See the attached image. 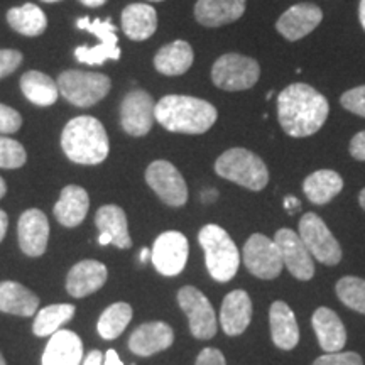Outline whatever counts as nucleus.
I'll return each mask as SVG.
<instances>
[{
  "label": "nucleus",
  "instance_id": "nucleus-28",
  "mask_svg": "<svg viewBox=\"0 0 365 365\" xmlns=\"http://www.w3.org/2000/svg\"><path fill=\"white\" fill-rule=\"evenodd\" d=\"M95 223H97L100 234H108L112 237V244L117 249H130L132 239L129 234V223H127L125 212L120 207L105 205L98 208Z\"/></svg>",
  "mask_w": 365,
  "mask_h": 365
},
{
  "label": "nucleus",
  "instance_id": "nucleus-9",
  "mask_svg": "<svg viewBox=\"0 0 365 365\" xmlns=\"http://www.w3.org/2000/svg\"><path fill=\"white\" fill-rule=\"evenodd\" d=\"M145 182L158 198L170 207H182L188 202V186L175 164L164 159L153 161L145 170Z\"/></svg>",
  "mask_w": 365,
  "mask_h": 365
},
{
  "label": "nucleus",
  "instance_id": "nucleus-33",
  "mask_svg": "<svg viewBox=\"0 0 365 365\" xmlns=\"http://www.w3.org/2000/svg\"><path fill=\"white\" fill-rule=\"evenodd\" d=\"M132 308L127 303H113L98 318L97 330L105 340H115L120 336L132 319Z\"/></svg>",
  "mask_w": 365,
  "mask_h": 365
},
{
  "label": "nucleus",
  "instance_id": "nucleus-57",
  "mask_svg": "<svg viewBox=\"0 0 365 365\" xmlns=\"http://www.w3.org/2000/svg\"><path fill=\"white\" fill-rule=\"evenodd\" d=\"M148 2H164V0H148Z\"/></svg>",
  "mask_w": 365,
  "mask_h": 365
},
{
  "label": "nucleus",
  "instance_id": "nucleus-21",
  "mask_svg": "<svg viewBox=\"0 0 365 365\" xmlns=\"http://www.w3.org/2000/svg\"><path fill=\"white\" fill-rule=\"evenodd\" d=\"M83 359V341L75 331L53 333L43 354V365H80Z\"/></svg>",
  "mask_w": 365,
  "mask_h": 365
},
{
  "label": "nucleus",
  "instance_id": "nucleus-16",
  "mask_svg": "<svg viewBox=\"0 0 365 365\" xmlns=\"http://www.w3.org/2000/svg\"><path fill=\"white\" fill-rule=\"evenodd\" d=\"M21 250L29 257H39L46 252L49 240V222L48 217L38 208L24 212L17 223Z\"/></svg>",
  "mask_w": 365,
  "mask_h": 365
},
{
  "label": "nucleus",
  "instance_id": "nucleus-19",
  "mask_svg": "<svg viewBox=\"0 0 365 365\" xmlns=\"http://www.w3.org/2000/svg\"><path fill=\"white\" fill-rule=\"evenodd\" d=\"M252 319V301L242 289H235L225 296L220 309V325L228 336L242 335Z\"/></svg>",
  "mask_w": 365,
  "mask_h": 365
},
{
  "label": "nucleus",
  "instance_id": "nucleus-8",
  "mask_svg": "<svg viewBox=\"0 0 365 365\" xmlns=\"http://www.w3.org/2000/svg\"><path fill=\"white\" fill-rule=\"evenodd\" d=\"M298 234L317 261L336 266L341 261V247L327 223L317 213H304L299 220Z\"/></svg>",
  "mask_w": 365,
  "mask_h": 365
},
{
  "label": "nucleus",
  "instance_id": "nucleus-4",
  "mask_svg": "<svg viewBox=\"0 0 365 365\" xmlns=\"http://www.w3.org/2000/svg\"><path fill=\"white\" fill-rule=\"evenodd\" d=\"M198 240L205 252L210 276L218 282L234 279L240 266V252L230 235L222 227L210 223L200 230Z\"/></svg>",
  "mask_w": 365,
  "mask_h": 365
},
{
  "label": "nucleus",
  "instance_id": "nucleus-34",
  "mask_svg": "<svg viewBox=\"0 0 365 365\" xmlns=\"http://www.w3.org/2000/svg\"><path fill=\"white\" fill-rule=\"evenodd\" d=\"M335 291L345 307L365 314V279L345 276L336 282Z\"/></svg>",
  "mask_w": 365,
  "mask_h": 365
},
{
  "label": "nucleus",
  "instance_id": "nucleus-55",
  "mask_svg": "<svg viewBox=\"0 0 365 365\" xmlns=\"http://www.w3.org/2000/svg\"><path fill=\"white\" fill-rule=\"evenodd\" d=\"M0 365H7L6 360H4V357H2V354H0Z\"/></svg>",
  "mask_w": 365,
  "mask_h": 365
},
{
  "label": "nucleus",
  "instance_id": "nucleus-42",
  "mask_svg": "<svg viewBox=\"0 0 365 365\" xmlns=\"http://www.w3.org/2000/svg\"><path fill=\"white\" fill-rule=\"evenodd\" d=\"M195 365H227L225 357L217 349H203L196 359Z\"/></svg>",
  "mask_w": 365,
  "mask_h": 365
},
{
  "label": "nucleus",
  "instance_id": "nucleus-45",
  "mask_svg": "<svg viewBox=\"0 0 365 365\" xmlns=\"http://www.w3.org/2000/svg\"><path fill=\"white\" fill-rule=\"evenodd\" d=\"M103 365H124V364H122V360L117 355L115 350L110 349L103 355Z\"/></svg>",
  "mask_w": 365,
  "mask_h": 365
},
{
  "label": "nucleus",
  "instance_id": "nucleus-14",
  "mask_svg": "<svg viewBox=\"0 0 365 365\" xmlns=\"http://www.w3.org/2000/svg\"><path fill=\"white\" fill-rule=\"evenodd\" d=\"M277 249H279L282 262L296 279L309 281L314 276L313 255L309 252L299 234L291 228H279L274 235Z\"/></svg>",
  "mask_w": 365,
  "mask_h": 365
},
{
  "label": "nucleus",
  "instance_id": "nucleus-20",
  "mask_svg": "<svg viewBox=\"0 0 365 365\" xmlns=\"http://www.w3.org/2000/svg\"><path fill=\"white\" fill-rule=\"evenodd\" d=\"M108 271L98 261H81L71 267L66 277V291L73 298H85L107 282Z\"/></svg>",
  "mask_w": 365,
  "mask_h": 365
},
{
  "label": "nucleus",
  "instance_id": "nucleus-6",
  "mask_svg": "<svg viewBox=\"0 0 365 365\" xmlns=\"http://www.w3.org/2000/svg\"><path fill=\"white\" fill-rule=\"evenodd\" d=\"M59 95L66 98V102L80 108L93 107L100 100L107 97L110 91L112 81L107 75L95 71L66 70L56 80Z\"/></svg>",
  "mask_w": 365,
  "mask_h": 365
},
{
  "label": "nucleus",
  "instance_id": "nucleus-18",
  "mask_svg": "<svg viewBox=\"0 0 365 365\" xmlns=\"http://www.w3.org/2000/svg\"><path fill=\"white\" fill-rule=\"evenodd\" d=\"M247 0H196L195 19L203 27H222L244 16Z\"/></svg>",
  "mask_w": 365,
  "mask_h": 365
},
{
  "label": "nucleus",
  "instance_id": "nucleus-49",
  "mask_svg": "<svg viewBox=\"0 0 365 365\" xmlns=\"http://www.w3.org/2000/svg\"><path fill=\"white\" fill-rule=\"evenodd\" d=\"M80 2L86 7H102L107 0H80Z\"/></svg>",
  "mask_w": 365,
  "mask_h": 365
},
{
  "label": "nucleus",
  "instance_id": "nucleus-38",
  "mask_svg": "<svg viewBox=\"0 0 365 365\" xmlns=\"http://www.w3.org/2000/svg\"><path fill=\"white\" fill-rule=\"evenodd\" d=\"M340 103L346 112H352L355 115L365 118V85L346 90L340 97Z\"/></svg>",
  "mask_w": 365,
  "mask_h": 365
},
{
  "label": "nucleus",
  "instance_id": "nucleus-37",
  "mask_svg": "<svg viewBox=\"0 0 365 365\" xmlns=\"http://www.w3.org/2000/svg\"><path fill=\"white\" fill-rule=\"evenodd\" d=\"M27 161L24 145L11 137H0V168L2 170H17Z\"/></svg>",
  "mask_w": 365,
  "mask_h": 365
},
{
  "label": "nucleus",
  "instance_id": "nucleus-41",
  "mask_svg": "<svg viewBox=\"0 0 365 365\" xmlns=\"http://www.w3.org/2000/svg\"><path fill=\"white\" fill-rule=\"evenodd\" d=\"M22 63V53L17 49H0V80L12 75Z\"/></svg>",
  "mask_w": 365,
  "mask_h": 365
},
{
  "label": "nucleus",
  "instance_id": "nucleus-3",
  "mask_svg": "<svg viewBox=\"0 0 365 365\" xmlns=\"http://www.w3.org/2000/svg\"><path fill=\"white\" fill-rule=\"evenodd\" d=\"M61 148L70 161L85 166L103 163L110 153L103 124L90 115L75 117L68 122L61 134Z\"/></svg>",
  "mask_w": 365,
  "mask_h": 365
},
{
  "label": "nucleus",
  "instance_id": "nucleus-39",
  "mask_svg": "<svg viewBox=\"0 0 365 365\" xmlns=\"http://www.w3.org/2000/svg\"><path fill=\"white\" fill-rule=\"evenodd\" d=\"M313 365H364V360L355 352H335L322 355Z\"/></svg>",
  "mask_w": 365,
  "mask_h": 365
},
{
  "label": "nucleus",
  "instance_id": "nucleus-1",
  "mask_svg": "<svg viewBox=\"0 0 365 365\" xmlns=\"http://www.w3.org/2000/svg\"><path fill=\"white\" fill-rule=\"evenodd\" d=\"M330 103L327 97L307 83L286 86L277 97V120L289 137H309L325 125Z\"/></svg>",
  "mask_w": 365,
  "mask_h": 365
},
{
  "label": "nucleus",
  "instance_id": "nucleus-53",
  "mask_svg": "<svg viewBox=\"0 0 365 365\" xmlns=\"http://www.w3.org/2000/svg\"><path fill=\"white\" fill-rule=\"evenodd\" d=\"M6 193H7V185H6V181H4L2 178H0V198H4V196H6Z\"/></svg>",
  "mask_w": 365,
  "mask_h": 365
},
{
  "label": "nucleus",
  "instance_id": "nucleus-23",
  "mask_svg": "<svg viewBox=\"0 0 365 365\" xmlns=\"http://www.w3.org/2000/svg\"><path fill=\"white\" fill-rule=\"evenodd\" d=\"M313 330L317 333L319 346L328 354L340 352L346 344V330L333 309L318 308L312 318Z\"/></svg>",
  "mask_w": 365,
  "mask_h": 365
},
{
  "label": "nucleus",
  "instance_id": "nucleus-22",
  "mask_svg": "<svg viewBox=\"0 0 365 365\" xmlns=\"http://www.w3.org/2000/svg\"><path fill=\"white\" fill-rule=\"evenodd\" d=\"M90 208V196L81 186L68 185L61 190L59 200L54 205V217L66 228L78 227L85 220Z\"/></svg>",
  "mask_w": 365,
  "mask_h": 365
},
{
  "label": "nucleus",
  "instance_id": "nucleus-31",
  "mask_svg": "<svg viewBox=\"0 0 365 365\" xmlns=\"http://www.w3.org/2000/svg\"><path fill=\"white\" fill-rule=\"evenodd\" d=\"M7 22L16 33L27 38H36L41 36L48 27V17L43 9L36 4H24L21 7H12L7 12Z\"/></svg>",
  "mask_w": 365,
  "mask_h": 365
},
{
  "label": "nucleus",
  "instance_id": "nucleus-30",
  "mask_svg": "<svg viewBox=\"0 0 365 365\" xmlns=\"http://www.w3.org/2000/svg\"><path fill=\"white\" fill-rule=\"evenodd\" d=\"M21 90L24 97L38 107H51L59 97L56 81L38 70H31L22 75Z\"/></svg>",
  "mask_w": 365,
  "mask_h": 365
},
{
  "label": "nucleus",
  "instance_id": "nucleus-44",
  "mask_svg": "<svg viewBox=\"0 0 365 365\" xmlns=\"http://www.w3.org/2000/svg\"><path fill=\"white\" fill-rule=\"evenodd\" d=\"M83 365H103V354L100 350H91V352L86 355Z\"/></svg>",
  "mask_w": 365,
  "mask_h": 365
},
{
  "label": "nucleus",
  "instance_id": "nucleus-25",
  "mask_svg": "<svg viewBox=\"0 0 365 365\" xmlns=\"http://www.w3.org/2000/svg\"><path fill=\"white\" fill-rule=\"evenodd\" d=\"M122 31L132 41H145L156 33L158 12L149 4H130L122 11Z\"/></svg>",
  "mask_w": 365,
  "mask_h": 365
},
{
  "label": "nucleus",
  "instance_id": "nucleus-11",
  "mask_svg": "<svg viewBox=\"0 0 365 365\" xmlns=\"http://www.w3.org/2000/svg\"><path fill=\"white\" fill-rule=\"evenodd\" d=\"M156 122V102L145 90H132L120 103V125L132 137L148 135Z\"/></svg>",
  "mask_w": 365,
  "mask_h": 365
},
{
  "label": "nucleus",
  "instance_id": "nucleus-32",
  "mask_svg": "<svg viewBox=\"0 0 365 365\" xmlns=\"http://www.w3.org/2000/svg\"><path fill=\"white\" fill-rule=\"evenodd\" d=\"M75 307L73 304H51L39 309L36 313V319L33 325V331L36 336H51L56 333L65 323L75 317Z\"/></svg>",
  "mask_w": 365,
  "mask_h": 365
},
{
  "label": "nucleus",
  "instance_id": "nucleus-46",
  "mask_svg": "<svg viewBox=\"0 0 365 365\" xmlns=\"http://www.w3.org/2000/svg\"><path fill=\"white\" fill-rule=\"evenodd\" d=\"M284 208L287 210V213H296L301 208L299 200L294 198V196H286V198H284Z\"/></svg>",
  "mask_w": 365,
  "mask_h": 365
},
{
  "label": "nucleus",
  "instance_id": "nucleus-27",
  "mask_svg": "<svg viewBox=\"0 0 365 365\" xmlns=\"http://www.w3.org/2000/svg\"><path fill=\"white\" fill-rule=\"evenodd\" d=\"M39 298L16 281L0 282V312L17 317H33L38 313Z\"/></svg>",
  "mask_w": 365,
  "mask_h": 365
},
{
  "label": "nucleus",
  "instance_id": "nucleus-29",
  "mask_svg": "<svg viewBox=\"0 0 365 365\" xmlns=\"http://www.w3.org/2000/svg\"><path fill=\"white\" fill-rule=\"evenodd\" d=\"M344 190V180L336 171L319 170L303 181V191L307 198L314 205L330 203Z\"/></svg>",
  "mask_w": 365,
  "mask_h": 365
},
{
  "label": "nucleus",
  "instance_id": "nucleus-51",
  "mask_svg": "<svg viewBox=\"0 0 365 365\" xmlns=\"http://www.w3.org/2000/svg\"><path fill=\"white\" fill-rule=\"evenodd\" d=\"M98 244H100V245H108V244H112V237L108 235V234H100V235H98Z\"/></svg>",
  "mask_w": 365,
  "mask_h": 365
},
{
  "label": "nucleus",
  "instance_id": "nucleus-12",
  "mask_svg": "<svg viewBox=\"0 0 365 365\" xmlns=\"http://www.w3.org/2000/svg\"><path fill=\"white\" fill-rule=\"evenodd\" d=\"M244 264L259 279H274L282 271L281 252L276 242L262 234H254L244 245Z\"/></svg>",
  "mask_w": 365,
  "mask_h": 365
},
{
  "label": "nucleus",
  "instance_id": "nucleus-13",
  "mask_svg": "<svg viewBox=\"0 0 365 365\" xmlns=\"http://www.w3.org/2000/svg\"><path fill=\"white\" fill-rule=\"evenodd\" d=\"M188 239L181 232L170 230L159 235L154 242V247L150 250V261L159 274L171 277L181 274L188 261Z\"/></svg>",
  "mask_w": 365,
  "mask_h": 365
},
{
  "label": "nucleus",
  "instance_id": "nucleus-43",
  "mask_svg": "<svg viewBox=\"0 0 365 365\" xmlns=\"http://www.w3.org/2000/svg\"><path fill=\"white\" fill-rule=\"evenodd\" d=\"M350 156L357 161H365V130L355 134L350 140Z\"/></svg>",
  "mask_w": 365,
  "mask_h": 365
},
{
  "label": "nucleus",
  "instance_id": "nucleus-15",
  "mask_svg": "<svg viewBox=\"0 0 365 365\" xmlns=\"http://www.w3.org/2000/svg\"><path fill=\"white\" fill-rule=\"evenodd\" d=\"M323 21V11L309 2L289 7L276 22V31L287 41H299L312 34Z\"/></svg>",
  "mask_w": 365,
  "mask_h": 365
},
{
  "label": "nucleus",
  "instance_id": "nucleus-35",
  "mask_svg": "<svg viewBox=\"0 0 365 365\" xmlns=\"http://www.w3.org/2000/svg\"><path fill=\"white\" fill-rule=\"evenodd\" d=\"M120 48L118 46H108L98 43L97 46H78L75 49V58L85 65H103L108 59H120Z\"/></svg>",
  "mask_w": 365,
  "mask_h": 365
},
{
  "label": "nucleus",
  "instance_id": "nucleus-52",
  "mask_svg": "<svg viewBox=\"0 0 365 365\" xmlns=\"http://www.w3.org/2000/svg\"><path fill=\"white\" fill-rule=\"evenodd\" d=\"M149 257H150V250L149 249L140 250V262H145Z\"/></svg>",
  "mask_w": 365,
  "mask_h": 365
},
{
  "label": "nucleus",
  "instance_id": "nucleus-36",
  "mask_svg": "<svg viewBox=\"0 0 365 365\" xmlns=\"http://www.w3.org/2000/svg\"><path fill=\"white\" fill-rule=\"evenodd\" d=\"M76 27L81 31H88L95 38L100 39L102 44L118 46L117 44V26L113 24L110 17L107 19H88V17H81L76 22Z\"/></svg>",
  "mask_w": 365,
  "mask_h": 365
},
{
  "label": "nucleus",
  "instance_id": "nucleus-40",
  "mask_svg": "<svg viewBox=\"0 0 365 365\" xmlns=\"http://www.w3.org/2000/svg\"><path fill=\"white\" fill-rule=\"evenodd\" d=\"M22 117L12 107L0 103V134H14L21 129Z\"/></svg>",
  "mask_w": 365,
  "mask_h": 365
},
{
  "label": "nucleus",
  "instance_id": "nucleus-48",
  "mask_svg": "<svg viewBox=\"0 0 365 365\" xmlns=\"http://www.w3.org/2000/svg\"><path fill=\"white\" fill-rule=\"evenodd\" d=\"M359 21H360V26H362V29L365 31V0H360L359 4Z\"/></svg>",
  "mask_w": 365,
  "mask_h": 365
},
{
  "label": "nucleus",
  "instance_id": "nucleus-2",
  "mask_svg": "<svg viewBox=\"0 0 365 365\" xmlns=\"http://www.w3.org/2000/svg\"><path fill=\"white\" fill-rule=\"evenodd\" d=\"M217 118V107L190 95H166L156 103V122L176 134H205L212 129Z\"/></svg>",
  "mask_w": 365,
  "mask_h": 365
},
{
  "label": "nucleus",
  "instance_id": "nucleus-5",
  "mask_svg": "<svg viewBox=\"0 0 365 365\" xmlns=\"http://www.w3.org/2000/svg\"><path fill=\"white\" fill-rule=\"evenodd\" d=\"M215 173L223 180L235 182L250 191H262L269 182L266 163L245 148L225 150L215 161Z\"/></svg>",
  "mask_w": 365,
  "mask_h": 365
},
{
  "label": "nucleus",
  "instance_id": "nucleus-24",
  "mask_svg": "<svg viewBox=\"0 0 365 365\" xmlns=\"http://www.w3.org/2000/svg\"><path fill=\"white\" fill-rule=\"evenodd\" d=\"M269 325L274 345L281 350H293L299 341V328L296 317L284 301H274L269 309Z\"/></svg>",
  "mask_w": 365,
  "mask_h": 365
},
{
  "label": "nucleus",
  "instance_id": "nucleus-50",
  "mask_svg": "<svg viewBox=\"0 0 365 365\" xmlns=\"http://www.w3.org/2000/svg\"><path fill=\"white\" fill-rule=\"evenodd\" d=\"M218 196V193L217 191H213V190H210V191H205V193L202 195V198L205 200V202H212V200H215Z\"/></svg>",
  "mask_w": 365,
  "mask_h": 365
},
{
  "label": "nucleus",
  "instance_id": "nucleus-17",
  "mask_svg": "<svg viewBox=\"0 0 365 365\" xmlns=\"http://www.w3.org/2000/svg\"><path fill=\"white\" fill-rule=\"evenodd\" d=\"M175 341V331L164 322H149L135 328L129 339V349L139 357L150 355L170 349Z\"/></svg>",
  "mask_w": 365,
  "mask_h": 365
},
{
  "label": "nucleus",
  "instance_id": "nucleus-7",
  "mask_svg": "<svg viewBox=\"0 0 365 365\" xmlns=\"http://www.w3.org/2000/svg\"><path fill=\"white\" fill-rule=\"evenodd\" d=\"M261 78V65L254 58L239 53H227L213 63L212 81L225 91H244L252 88Z\"/></svg>",
  "mask_w": 365,
  "mask_h": 365
},
{
  "label": "nucleus",
  "instance_id": "nucleus-54",
  "mask_svg": "<svg viewBox=\"0 0 365 365\" xmlns=\"http://www.w3.org/2000/svg\"><path fill=\"white\" fill-rule=\"evenodd\" d=\"M359 203H360V207H362V210H365V188L360 191V195H359Z\"/></svg>",
  "mask_w": 365,
  "mask_h": 365
},
{
  "label": "nucleus",
  "instance_id": "nucleus-56",
  "mask_svg": "<svg viewBox=\"0 0 365 365\" xmlns=\"http://www.w3.org/2000/svg\"><path fill=\"white\" fill-rule=\"evenodd\" d=\"M46 4H53V2H59V0H43Z\"/></svg>",
  "mask_w": 365,
  "mask_h": 365
},
{
  "label": "nucleus",
  "instance_id": "nucleus-47",
  "mask_svg": "<svg viewBox=\"0 0 365 365\" xmlns=\"http://www.w3.org/2000/svg\"><path fill=\"white\" fill-rule=\"evenodd\" d=\"M7 227H9V217L7 213L0 208V242L4 240V237L7 234Z\"/></svg>",
  "mask_w": 365,
  "mask_h": 365
},
{
  "label": "nucleus",
  "instance_id": "nucleus-26",
  "mask_svg": "<svg viewBox=\"0 0 365 365\" xmlns=\"http://www.w3.org/2000/svg\"><path fill=\"white\" fill-rule=\"evenodd\" d=\"M195 53L190 43L176 39L163 46L154 56V68L166 76H181L193 66Z\"/></svg>",
  "mask_w": 365,
  "mask_h": 365
},
{
  "label": "nucleus",
  "instance_id": "nucleus-10",
  "mask_svg": "<svg viewBox=\"0 0 365 365\" xmlns=\"http://www.w3.org/2000/svg\"><path fill=\"white\" fill-rule=\"evenodd\" d=\"M178 303L188 317L191 335L195 339L210 340L217 335L215 309L202 291L193 286L181 287L178 293Z\"/></svg>",
  "mask_w": 365,
  "mask_h": 365
}]
</instances>
